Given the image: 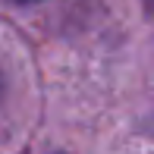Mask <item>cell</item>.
<instances>
[{
    "instance_id": "6da1fadb",
    "label": "cell",
    "mask_w": 154,
    "mask_h": 154,
    "mask_svg": "<svg viewBox=\"0 0 154 154\" xmlns=\"http://www.w3.org/2000/svg\"><path fill=\"white\" fill-rule=\"evenodd\" d=\"M16 3H38V0H16Z\"/></svg>"
}]
</instances>
